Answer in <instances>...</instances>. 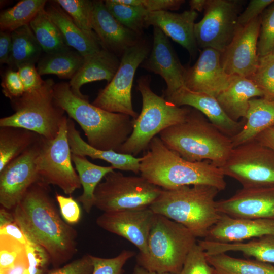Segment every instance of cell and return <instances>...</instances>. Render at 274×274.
<instances>
[{"instance_id":"cell-49","label":"cell","mask_w":274,"mask_h":274,"mask_svg":"<svg viewBox=\"0 0 274 274\" xmlns=\"http://www.w3.org/2000/svg\"><path fill=\"white\" fill-rule=\"evenodd\" d=\"M25 91H31L40 87L44 83L35 64L21 65L17 69Z\"/></svg>"},{"instance_id":"cell-5","label":"cell","mask_w":274,"mask_h":274,"mask_svg":"<svg viewBox=\"0 0 274 274\" xmlns=\"http://www.w3.org/2000/svg\"><path fill=\"white\" fill-rule=\"evenodd\" d=\"M219 191L204 185L162 189L149 208L155 214L183 225L196 238H204L221 216L215 201Z\"/></svg>"},{"instance_id":"cell-38","label":"cell","mask_w":274,"mask_h":274,"mask_svg":"<svg viewBox=\"0 0 274 274\" xmlns=\"http://www.w3.org/2000/svg\"><path fill=\"white\" fill-rule=\"evenodd\" d=\"M55 2L85 34L92 38L98 40L93 30L91 24L92 1L56 0Z\"/></svg>"},{"instance_id":"cell-4","label":"cell","mask_w":274,"mask_h":274,"mask_svg":"<svg viewBox=\"0 0 274 274\" xmlns=\"http://www.w3.org/2000/svg\"><path fill=\"white\" fill-rule=\"evenodd\" d=\"M159 134L167 147L185 160H208L219 167L225 164L233 148L230 137L192 108L183 122L166 128Z\"/></svg>"},{"instance_id":"cell-9","label":"cell","mask_w":274,"mask_h":274,"mask_svg":"<svg viewBox=\"0 0 274 274\" xmlns=\"http://www.w3.org/2000/svg\"><path fill=\"white\" fill-rule=\"evenodd\" d=\"M162 191L141 176H125L114 170L96 188L94 207L104 212L149 207Z\"/></svg>"},{"instance_id":"cell-3","label":"cell","mask_w":274,"mask_h":274,"mask_svg":"<svg viewBox=\"0 0 274 274\" xmlns=\"http://www.w3.org/2000/svg\"><path fill=\"white\" fill-rule=\"evenodd\" d=\"M54 96L68 117L80 126L87 143L96 149L118 152L132 132V118L106 111L90 103L88 98L76 95L69 82L55 83Z\"/></svg>"},{"instance_id":"cell-12","label":"cell","mask_w":274,"mask_h":274,"mask_svg":"<svg viewBox=\"0 0 274 274\" xmlns=\"http://www.w3.org/2000/svg\"><path fill=\"white\" fill-rule=\"evenodd\" d=\"M220 168L243 188L274 186V151L256 140L233 148Z\"/></svg>"},{"instance_id":"cell-42","label":"cell","mask_w":274,"mask_h":274,"mask_svg":"<svg viewBox=\"0 0 274 274\" xmlns=\"http://www.w3.org/2000/svg\"><path fill=\"white\" fill-rule=\"evenodd\" d=\"M26 255V245L11 236L0 234V270L9 268Z\"/></svg>"},{"instance_id":"cell-32","label":"cell","mask_w":274,"mask_h":274,"mask_svg":"<svg viewBox=\"0 0 274 274\" xmlns=\"http://www.w3.org/2000/svg\"><path fill=\"white\" fill-rule=\"evenodd\" d=\"M40 136L37 133L23 128L0 127V171L29 148Z\"/></svg>"},{"instance_id":"cell-45","label":"cell","mask_w":274,"mask_h":274,"mask_svg":"<svg viewBox=\"0 0 274 274\" xmlns=\"http://www.w3.org/2000/svg\"><path fill=\"white\" fill-rule=\"evenodd\" d=\"M55 199L63 219L70 225L77 223L81 218V209L78 202L71 195L67 197L57 193H56Z\"/></svg>"},{"instance_id":"cell-47","label":"cell","mask_w":274,"mask_h":274,"mask_svg":"<svg viewBox=\"0 0 274 274\" xmlns=\"http://www.w3.org/2000/svg\"><path fill=\"white\" fill-rule=\"evenodd\" d=\"M122 3L143 7L149 12L176 10L185 1L184 0H120Z\"/></svg>"},{"instance_id":"cell-23","label":"cell","mask_w":274,"mask_h":274,"mask_svg":"<svg viewBox=\"0 0 274 274\" xmlns=\"http://www.w3.org/2000/svg\"><path fill=\"white\" fill-rule=\"evenodd\" d=\"M196 11L189 10L178 13L168 11L149 12L145 19L146 27L150 25L160 28L167 37L186 49L195 57L198 49L194 35Z\"/></svg>"},{"instance_id":"cell-14","label":"cell","mask_w":274,"mask_h":274,"mask_svg":"<svg viewBox=\"0 0 274 274\" xmlns=\"http://www.w3.org/2000/svg\"><path fill=\"white\" fill-rule=\"evenodd\" d=\"M40 139L41 136L29 148L0 171V204L2 207L13 210L30 187L40 181L36 163Z\"/></svg>"},{"instance_id":"cell-36","label":"cell","mask_w":274,"mask_h":274,"mask_svg":"<svg viewBox=\"0 0 274 274\" xmlns=\"http://www.w3.org/2000/svg\"><path fill=\"white\" fill-rule=\"evenodd\" d=\"M46 0H22L0 14L1 31H13L30 22L38 12L45 7Z\"/></svg>"},{"instance_id":"cell-43","label":"cell","mask_w":274,"mask_h":274,"mask_svg":"<svg viewBox=\"0 0 274 274\" xmlns=\"http://www.w3.org/2000/svg\"><path fill=\"white\" fill-rule=\"evenodd\" d=\"M180 274H217L202 247L195 244L188 253Z\"/></svg>"},{"instance_id":"cell-51","label":"cell","mask_w":274,"mask_h":274,"mask_svg":"<svg viewBox=\"0 0 274 274\" xmlns=\"http://www.w3.org/2000/svg\"><path fill=\"white\" fill-rule=\"evenodd\" d=\"M0 274H30L27 255L17 260L9 268L0 270Z\"/></svg>"},{"instance_id":"cell-52","label":"cell","mask_w":274,"mask_h":274,"mask_svg":"<svg viewBox=\"0 0 274 274\" xmlns=\"http://www.w3.org/2000/svg\"><path fill=\"white\" fill-rule=\"evenodd\" d=\"M0 234L11 236L22 244H26V237L15 221L0 227Z\"/></svg>"},{"instance_id":"cell-11","label":"cell","mask_w":274,"mask_h":274,"mask_svg":"<svg viewBox=\"0 0 274 274\" xmlns=\"http://www.w3.org/2000/svg\"><path fill=\"white\" fill-rule=\"evenodd\" d=\"M150 50L149 43L143 38L128 48L121 57L120 66L114 77L99 91L92 104L110 112L136 118L139 115L133 110L131 97L133 79L136 69Z\"/></svg>"},{"instance_id":"cell-16","label":"cell","mask_w":274,"mask_h":274,"mask_svg":"<svg viewBox=\"0 0 274 274\" xmlns=\"http://www.w3.org/2000/svg\"><path fill=\"white\" fill-rule=\"evenodd\" d=\"M155 214L149 207L104 212L97 218L96 223L129 241L139 249V254L145 255Z\"/></svg>"},{"instance_id":"cell-30","label":"cell","mask_w":274,"mask_h":274,"mask_svg":"<svg viewBox=\"0 0 274 274\" xmlns=\"http://www.w3.org/2000/svg\"><path fill=\"white\" fill-rule=\"evenodd\" d=\"M72 159L83 187V193L76 200L82 204L87 213H89L94 207L96 188L107 174L115 169L112 166L94 164L81 155L72 154Z\"/></svg>"},{"instance_id":"cell-27","label":"cell","mask_w":274,"mask_h":274,"mask_svg":"<svg viewBox=\"0 0 274 274\" xmlns=\"http://www.w3.org/2000/svg\"><path fill=\"white\" fill-rule=\"evenodd\" d=\"M45 10L59 30L67 45L85 57L102 48L98 39L85 34L55 1H50Z\"/></svg>"},{"instance_id":"cell-29","label":"cell","mask_w":274,"mask_h":274,"mask_svg":"<svg viewBox=\"0 0 274 274\" xmlns=\"http://www.w3.org/2000/svg\"><path fill=\"white\" fill-rule=\"evenodd\" d=\"M197 243L207 255L239 252L257 260L274 263V235L254 238L247 242L219 243L203 239L198 240Z\"/></svg>"},{"instance_id":"cell-35","label":"cell","mask_w":274,"mask_h":274,"mask_svg":"<svg viewBox=\"0 0 274 274\" xmlns=\"http://www.w3.org/2000/svg\"><path fill=\"white\" fill-rule=\"evenodd\" d=\"M35 36L46 54L70 48L55 24L48 15L45 7L41 9L29 23Z\"/></svg>"},{"instance_id":"cell-37","label":"cell","mask_w":274,"mask_h":274,"mask_svg":"<svg viewBox=\"0 0 274 274\" xmlns=\"http://www.w3.org/2000/svg\"><path fill=\"white\" fill-rule=\"evenodd\" d=\"M104 3L109 11L119 22L142 36L149 12L142 7L126 4L120 0H106Z\"/></svg>"},{"instance_id":"cell-50","label":"cell","mask_w":274,"mask_h":274,"mask_svg":"<svg viewBox=\"0 0 274 274\" xmlns=\"http://www.w3.org/2000/svg\"><path fill=\"white\" fill-rule=\"evenodd\" d=\"M12 48L11 32L0 31V63L7 64Z\"/></svg>"},{"instance_id":"cell-46","label":"cell","mask_w":274,"mask_h":274,"mask_svg":"<svg viewBox=\"0 0 274 274\" xmlns=\"http://www.w3.org/2000/svg\"><path fill=\"white\" fill-rule=\"evenodd\" d=\"M93 269L90 254H87L60 267L53 268L46 274H92Z\"/></svg>"},{"instance_id":"cell-33","label":"cell","mask_w":274,"mask_h":274,"mask_svg":"<svg viewBox=\"0 0 274 274\" xmlns=\"http://www.w3.org/2000/svg\"><path fill=\"white\" fill-rule=\"evenodd\" d=\"M84 57L71 48L51 54H46L37 63L40 76L53 74L62 79L74 77L81 66Z\"/></svg>"},{"instance_id":"cell-39","label":"cell","mask_w":274,"mask_h":274,"mask_svg":"<svg viewBox=\"0 0 274 274\" xmlns=\"http://www.w3.org/2000/svg\"><path fill=\"white\" fill-rule=\"evenodd\" d=\"M249 79L261 90L263 98L274 100V56L269 54L260 57L256 72Z\"/></svg>"},{"instance_id":"cell-34","label":"cell","mask_w":274,"mask_h":274,"mask_svg":"<svg viewBox=\"0 0 274 274\" xmlns=\"http://www.w3.org/2000/svg\"><path fill=\"white\" fill-rule=\"evenodd\" d=\"M206 256L217 274H274V266L268 263L234 258L226 253Z\"/></svg>"},{"instance_id":"cell-26","label":"cell","mask_w":274,"mask_h":274,"mask_svg":"<svg viewBox=\"0 0 274 274\" xmlns=\"http://www.w3.org/2000/svg\"><path fill=\"white\" fill-rule=\"evenodd\" d=\"M67 137L72 154L88 156L93 159H100L111 164L114 169L140 173L142 157L120 153L113 150H101L87 143L76 129L74 121L67 118Z\"/></svg>"},{"instance_id":"cell-41","label":"cell","mask_w":274,"mask_h":274,"mask_svg":"<svg viewBox=\"0 0 274 274\" xmlns=\"http://www.w3.org/2000/svg\"><path fill=\"white\" fill-rule=\"evenodd\" d=\"M135 255L130 250H123L117 256L105 258L90 255L93 269L92 274H123V267Z\"/></svg>"},{"instance_id":"cell-7","label":"cell","mask_w":274,"mask_h":274,"mask_svg":"<svg viewBox=\"0 0 274 274\" xmlns=\"http://www.w3.org/2000/svg\"><path fill=\"white\" fill-rule=\"evenodd\" d=\"M196 237L183 225L156 214L148 242V253L136 255L137 265L158 273L180 274Z\"/></svg>"},{"instance_id":"cell-40","label":"cell","mask_w":274,"mask_h":274,"mask_svg":"<svg viewBox=\"0 0 274 274\" xmlns=\"http://www.w3.org/2000/svg\"><path fill=\"white\" fill-rule=\"evenodd\" d=\"M274 47V2L260 15V28L257 43L259 57L270 54Z\"/></svg>"},{"instance_id":"cell-25","label":"cell","mask_w":274,"mask_h":274,"mask_svg":"<svg viewBox=\"0 0 274 274\" xmlns=\"http://www.w3.org/2000/svg\"><path fill=\"white\" fill-rule=\"evenodd\" d=\"M256 97H263V93L251 79L239 76H231L228 87L216 99L232 120L239 121L245 119L249 107V101Z\"/></svg>"},{"instance_id":"cell-55","label":"cell","mask_w":274,"mask_h":274,"mask_svg":"<svg viewBox=\"0 0 274 274\" xmlns=\"http://www.w3.org/2000/svg\"><path fill=\"white\" fill-rule=\"evenodd\" d=\"M207 2V0H190L189 1L190 10L201 12L204 10Z\"/></svg>"},{"instance_id":"cell-15","label":"cell","mask_w":274,"mask_h":274,"mask_svg":"<svg viewBox=\"0 0 274 274\" xmlns=\"http://www.w3.org/2000/svg\"><path fill=\"white\" fill-rule=\"evenodd\" d=\"M260 28V16L244 26H238L231 41L221 53V65L228 75L248 78L254 75L259 64Z\"/></svg>"},{"instance_id":"cell-17","label":"cell","mask_w":274,"mask_h":274,"mask_svg":"<svg viewBox=\"0 0 274 274\" xmlns=\"http://www.w3.org/2000/svg\"><path fill=\"white\" fill-rule=\"evenodd\" d=\"M141 65L164 79L167 87L163 96H168L184 87L186 67L180 62L168 37L157 27H153L152 48Z\"/></svg>"},{"instance_id":"cell-19","label":"cell","mask_w":274,"mask_h":274,"mask_svg":"<svg viewBox=\"0 0 274 274\" xmlns=\"http://www.w3.org/2000/svg\"><path fill=\"white\" fill-rule=\"evenodd\" d=\"M216 208L220 214L233 218L274 219V186L242 188L216 201Z\"/></svg>"},{"instance_id":"cell-8","label":"cell","mask_w":274,"mask_h":274,"mask_svg":"<svg viewBox=\"0 0 274 274\" xmlns=\"http://www.w3.org/2000/svg\"><path fill=\"white\" fill-rule=\"evenodd\" d=\"M55 84L53 79H47L40 87L11 100L14 113L2 118L0 127L23 128L46 139H55L67 118L65 112L55 99Z\"/></svg>"},{"instance_id":"cell-10","label":"cell","mask_w":274,"mask_h":274,"mask_svg":"<svg viewBox=\"0 0 274 274\" xmlns=\"http://www.w3.org/2000/svg\"><path fill=\"white\" fill-rule=\"evenodd\" d=\"M67 118L62 122L57 136L48 140L41 136L36 163L40 181L58 187L71 195L81 188L79 176L73 165L67 137Z\"/></svg>"},{"instance_id":"cell-57","label":"cell","mask_w":274,"mask_h":274,"mask_svg":"<svg viewBox=\"0 0 274 274\" xmlns=\"http://www.w3.org/2000/svg\"><path fill=\"white\" fill-rule=\"evenodd\" d=\"M270 54L274 56V47H273L272 51V52H271V53Z\"/></svg>"},{"instance_id":"cell-48","label":"cell","mask_w":274,"mask_h":274,"mask_svg":"<svg viewBox=\"0 0 274 274\" xmlns=\"http://www.w3.org/2000/svg\"><path fill=\"white\" fill-rule=\"evenodd\" d=\"M274 0H251L238 18L239 26H244L260 16Z\"/></svg>"},{"instance_id":"cell-31","label":"cell","mask_w":274,"mask_h":274,"mask_svg":"<svg viewBox=\"0 0 274 274\" xmlns=\"http://www.w3.org/2000/svg\"><path fill=\"white\" fill-rule=\"evenodd\" d=\"M12 48L7 64L13 70L23 65L38 63L43 52L29 25L12 32Z\"/></svg>"},{"instance_id":"cell-21","label":"cell","mask_w":274,"mask_h":274,"mask_svg":"<svg viewBox=\"0 0 274 274\" xmlns=\"http://www.w3.org/2000/svg\"><path fill=\"white\" fill-rule=\"evenodd\" d=\"M164 97L178 107L188 106L200 112L220 131L230 138L238 133L245 123L243 119L235 121L230 118L216 98L207 93L194 92L183 87Z\"/></svg>"},{"instance_id":"cell-6","label":"cell","mask_w":274,"mask_h":274,"mask_svg":"<svg viewBox=\"0 0 274 274\" xmlns=\"http://www.w3.org/2000/svg\"><path fill=\"white\" fill-rule=\"evenodd\" d=\"M150 78L142 76L138 80L137 89L142 97L140 114L133 119V130L119 153L135 156L145 151L157 134L183 122L190 112L188 106L178 107L151 89Z\"/></svg>"},{"instance_id":"cell-20","label":"cell","mask_w":274,"mask_h":274,"mask_svg":"<svg viewBox=\"0 0 274 274\" xmlns=\"http://www.w3.org/2000/svg\"><path fill=\"white\" fill-rule=\"evenodd\" d=\"M91 24L101 47L118 57L142 38L119 22L103 1H92Z\"/></svg>"},{"instance_id":"cell-28","label":"cell","mask_w":274,"mask_h":274,"mask_svg":"<svg viewBox=\"0 0 274 274\" xmlns=\"http://www.w3.org/2000/svg\"><path fill=\"white\" fill-rule=\"evenodd\" d=\"M244 124L234 136L230 138L233 148L255 140L258 135L274 126V100L263 97L249 101Z\"/></svg>"},{"instance_id":"cell-54","label":"cell","mask_w":274,"mask_h":274,"mask_svg":"<svg viewBox=\"0 0 274 274\" xmlns=\"http://www.w3.org/2000/svg\"><path fill=\"white\" fill-rule=\"evenodd\" d=\"M15 222L13 214L3 207L0 209V227Z\"/></svg>"},{"instance_id":"cell-18","label":"cell","mask_w":274,"mask_h":274,"mask_svg":"<svg viewBox=\"0 0 274 274\" xmlns=\"http://www.w3.org/2000/svg\"><path fill=\"white\" fill-rule=\"evenodd\" d=\"M231 76L224 70L221 52L211 48L202 49L195 63L186 68L184 87L216 97L229 85Z\"/></svg>"},{"instance_id":"cell-2","label":"cell","mask_w":274,"mask_h":274,"mask_svg":"<svg viewBox=\"0 0 274 274\" xmlns=\"http://www.w3.org/2000/svg\"><path fill=\"white\" fill-rule=\"evenodd\" d=\"M141 176L164 189L204 185L220 191L226 187L222 169L208 160L191 162L170 150L154 137L141 157Z\"/></svg>"},{"instance_id":"cell-56","label":"cell","mask_w":274,"mask_h":274,"mask_svg":"<svg viewBox=\"0 0 274 274\" xmlns=\"http://www.w3.org/2000/svg\"><path fill=\"white\" fill-rule=\"evenodd\" d=\"M133 274H171V273H158V272H155L149 271L136 264V265L134 268V269L133 271Z\"/></svg>"},{"instance_id":"cell-1","label":"cell","mask_w":274,"mask_h":274,"mask_svg":"<svg viewBox=\"0 0 274 274\" xmlns=\"http://www.w3.org/2000/svg\"><path fill=\"white\" fill-rule=\"evenodd\" d=\"M50 192L49 185L36 182L12 213L26 237L46 250L55 268L66 264L77 252L78 233L60 216Z\"/></svg>"},{"instance_id":"cell-53","label":"cell","mask_w":274,"mask_h":274,"mask_svg":"<svg viewBox=\"0 0 274 274\" xmlns=\"http://www.w3.org/2000/svg\"><path fill=\"white\" fill-rule=\"evenodd\" d=\"M255 140L274 151V126L260 133Z\"/></svg>"},{"instance_id":"cell-24","label":"cell","mask_w":274,"mask_h":274,"mask_svg":"<svg viewBox=\"0 0 274 274\" xmlns=\"http://www.w3.org/2000/svg\"><path fill=\"white\" fill-rule=\"evenodd\" d=\"M120 64L118 56L103 48L84 57L81 66L69 82L72 92L81 98H88L81 93V87L96 81L106 80L108 84L117 72Z\"/></svg>"},{"instance_id":"cell-22","label":"cell","mask_w":274,"mask_h":274,"mask_svg":"<svg viewBox=\"0 0 274 274\" xmlns=\"http://www.w3.org/2000/svg\"><path fill=\"white\" fill-rule=\"evenodd\" d=\"M265 235H274V219L237 218L221 214L204 239L235 243Z\"/></svg>"},{"instance_id":"cell-44","label":"cell","mask_w":274,"mask_h":274,"mask_svg":"<svg viewBox=\"0 0 274 274\" xmlns=\"http://www.w3.org/2000/svg\"><path fill=\"white\" fill-rule=\"evenodd\" d=\"M1 85L3 94L10 100L20 97L25 92L17 71L12 68L5 73Z\"/></svg>"},{"instance_id":"cell-13","label":"cell","mask_w":274,"mask_h":274,"mask_svg":"<svg viewBox=\"0 0 274 274\" xmlns=\"http://www.w3.org/2000/svg\"><path fill=\"white\" fill-rule=\"evenodd\" d=\"M243 4L239 0H207L203 17L194 25L198 48L223 52L236 31Z\"/></svg>"}]
</instances>
